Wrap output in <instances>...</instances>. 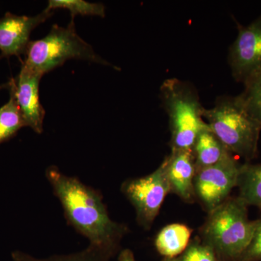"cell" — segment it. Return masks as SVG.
Returning <instances> with one entry per match:
<instances>
[{"instance_id":"obj_1","label":"cell","mask_w":261,"mask_h":261,"mask_svg":"<svg viewBox=\"0 0 261 261\" xmlns=\"http://www.w3.org/2000/svg\"><path fill=\"white\" fill-rule=\"evenodd\" d=\"M45 174L68 224L89 240V246L112 256L128 229L111 219L102 194L56 166L47 168Z\"/></svg>"},{"instance_id":"obj_2","label":"cell","mask_w":261,"mask_h":261,"mask_svg":"<svg viewBox=\"0 0 261 261\" xmlns=\"http://www.w3.org/2000/svg\"><path fill=\"white\" fill-rule=\"evenodd\" d=\"M160 97L169 120L171 150L192 149L198 135L209 128L197 91L191 84L171 78L163 82Z\"/></svg>"},{"instance_id":"obj_3","label":"cell","mask_w":261,"mask_h":261,"mask_svg":"<svg viewBox=\"0 0 261 261\" xmlns=\"http://www.w3.org/2000/svg\"><path fill=\"white\" fill-rule=\"evenodd\" d=\"M203 117L230 153L247 162L256 157L261 126L247 114L236 97L218 98L214 107L205 108Z\"/></svg>"},{"instance_id":"obj_4","label":"cell","mask_w":261,"mask_h":261,"mask_svg":"<svg viewBox=\"0 0 261 261\" xmlns=\"http://www.w3.org/2000/svg\"><path fill=\"white\" fill-rule=\"evenodd\" d=\"M25 56L22 65L42 75L70 59L83 60L118 69L98 56L92 46L78 35L73 20L66 27L53 25L46 37L31 41Z\"/></svg>"},{"instance_id":"obj_5","label":"cell","mask_w":261,"mask_h":261,"mask_svg":"<svg viewBox=\"0 0 261 261\" xmlns=\"http://www.w3.org/2000/svg\"><path fill=\"white\" fill-rule=\"evenodd\" d=\"M247 206L239 197L227 200L209 212L202 226L203 242L216 254L239 259L251 240L256 221H250Z\"/></svg>"},{"instance_id":"obj_6","label":"cell","mask_w":261,"mask_h":261,"mask_svg":"<svg viewBox=\"0 0 261 261\" xmlns=\"http://www.w3.org/2000/svg\"><path fill=\"white\" fill-rule=\"evenodd\" d=\"M121 191L135 207L139 224L148 229L171 192L164 161L153 173L123 182Z\"/></svg>"},{"instance_id":"obj_7","label":"cell","mask_w":261,"mask_h":261,"mask_svg":"<svg viewBox=\"0 0 261 261\" xmlns=\"http://www.w3.org/2000/svg\"><path fill=\"white\" fill-rule=\"evenodd\" d=\"M241 167L231 154L214 166L196 171L195 196L208 212L227 200L233 189L238 187Z\"/></svg>"},{"instance_id":"obj_8","label":"cell","mask_w":261,"mask_h":261,"mask_svg":"<svg viewBox=\"0 0 261 261\" xmlns=\"http://www.w3.org/2000/svg\"><path fill=\"white\" fill-rule=\"evenodd\" d=\"M238 35L229 48L228 63L239 82L261 68V15L246 27L237 22Z\"/></svg>"},{"instance_id":"obj_9","label":"cell","mask_w":261,"mask_h":261,"mask_svg":"<svg viewBox=\"0 0 261 261\" xmlns=\"http://www.w3.org/2000/svg\"><path fill=\"white\" fill-rule=\"evenodd\" d=\"M42 75L36 73L22 65L16 78L11 79L3 85L13 97L25 122L37 134L43 132L45 111L39 99V84Z\"/></svg>"},{"instance_id":"obj_10","label":"cell","mask_w":261,"mask_h":261,"mask_svg":"<svg viewBox=\"0 0 261 261\" xmlns=\"http://www.w3.org/2000/svg\"><path fill=\"white\" fill-rule=\"evenodd\" d=\"M53 13L45 9L35 16L7 13L0 18V59L25 55L32 31L50 18Z\"/></svg>"},{"instance_id":"obj_11","label":"cell","mask_w":261,"mask_h":261,"mask_svg":"<svg viewBox=\"0 0 261 261\" xmlns=\"http://www.w3.org/2000/svg\"><path fill=\"white\" fill-rule=\"evenodd\" d=\"M164 163L171 192L185 202H192L196 197L194 187L196 167L192 149L171 150Z\"/></svg>"},{"instance_id":"obj_12","label":"cell","mask_w":261,"mask_h":261,"mask_svg":"<svg viewBox=\"0 0 261 261\" xmlns=\"http://www.w3.org/2000/svg\"><path fill=\"white\" fill-rule=\"evenodd\" d=\"M196 171L214 166L231 154L211 130H202L192 147Z\"/></svg>"},{"instance_id":"obj_13","label":"cell","mask_w":261,"mask_h":261,"mask_svg":"<svg viewBox=\"0 0 261 261\" xmlns=\"http://www.w3.org/2000/svg\"><path fill=\"white\" fill-rule=\"evenodd\" d=\"M192 232L191 228L185 224L168 225L156 237V249L166 258H175L181 255L190 245Z\"/></svg>"},{"instance_id":"obj_14","label":"cell","mask_w":261,"mask_h":261,"mask_svg":"<svg viewBox=\"0 0 261 261\" xmlns=\"http://www.w3.org/2000/svg\"><path fill=\"white\" fill-rule=\"evenodd\" d=\"M238 187L240 200L247 206L261 209V163L242 165Z\"/></svg>"},{"instance_id":"obj_15","label":"cell","mask_w":261,"mask_h":261,"mask_svg":"<svg viewBox=\"0 0 261 261\" xmlns=\"http://www.w3.org/2000/svg\"><path fill=\"white\" fill-rule=\"evenodd\" d=\"M243 84V92L237 99L247 114L261 126V68L249 75Z\"/></svg>"},{"instance_id":"obj_16","label":"cell","mask_w":261,"mask_h":261,"mask_svg":"<svg viewBox=\"0 0 261 261\" xmlns=\"http://www.w3.org/2000/svg\"><path fill=\"white\" fill-rule=\"evenodd\" d=\"M25 126V122L15 99L0 108V145L14 137L18 130Z\"/></svg>"},{"instance_id":"obj_17","label":"cell","mask_w":261,"mask_h":261,"mask_svg":"<svg viewBox=\"0 0 261 261\" xmlns=\"http://www.w3.org/2000/svg\"><path fill=\"white\" fill-rule=\"evenodd\" d=\"M57 9L68 10L71 20L77 15L83 16H106V7L101 3H92L84 0H49L45 10L53 11Z\"/></svg>"},{"instance_id":"obj_18","label":"cell","mask_w":261,"mask_h":261,"mask_svg":"<svg viewBox=\"0 0 261 261\" xmlns=\"http://www.w3.org/2000/svg\"><path fill=\"white\" fill-rule=\"evenodd\" d=\"M11 256L13 261H108L111 257L90 246L75 253L51 255L46 258H38L18 250L12 252Z\"/></svg>"},{"instance_id":"obj_19","label":"cell","mask_w":261,"mask_h":261,"mask_svg":"<svg viewBox=\"0 0 261 261\" xmlns=\"http://www.w3.org/2000/svg\"><path fill=\"white\" fill-rule=\"evenodd\" d=\"M216 252L210 245L199 240L192 241L185 251L177 257L178 261H217Z\"/></svg>"},{"instance_id":"obj_20","label":"cell","mask_w":261,"mask_h":261,"mask_svg":"<svg viewBox=\"0 0 261 261\" xmlns=\"http://www.w3.org/2000/svg\"><path fill=\"white\" fill-rule=\"evenodd\" d=\"M239 260L240 261L261 260V219L256 220L251 240Z\"/></svg>"},{"instance_id":"obj_21","label":"cell","mask_w":261,"mask_h":261,"mask_svg":"<svg viewBox=\"0 0 261 261\" xmlns=\"http://www.w3.org/2000/svg\"><path fill=\"white\" fill-rule=\"evenodd\" d=\"M118 261H137L133 252L130 251L128 249H125L120 252Z\"/></svg>"},{"instance_id":"obj_22","label":"cell","mask_w":261,"mask_h":261,"mask_svg":"<svg viewBox=\"0 0 261 261\" xmlns=\"http://www.w3.org/2000/svg\"><path fill=\"white\" fill-rule=\"evenodd\" d=\"M163 261H178L177 258L175 257V258H166Z\"/></svg>"}]
</instances>
